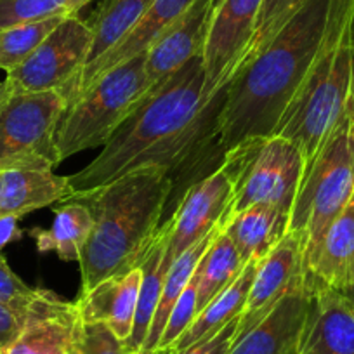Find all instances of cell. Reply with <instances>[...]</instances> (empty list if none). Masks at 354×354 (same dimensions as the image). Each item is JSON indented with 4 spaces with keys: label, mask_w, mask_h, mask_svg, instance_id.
<instances>
[{
    "label": "cell",
    "mask_w": 354,
    "mask_h": 354,
    "mask_svg": "<svg viewBox=\"0 0 354 354\" xmlns=\"http://www.w3.org/2000/svg\"><path fill=\"white\" fill-rule=\"evenodd\" d=\"M230 82L214 96L207 93L202 56L153 87L131 117L108 139L100 155L68 176L71 198L93 193L146 167L165 169L177 205L189 186L216 172L210 148Z\"/></svg>",
    "instance_id": "6da1fadb"
},
{
    "label": "cell",
    "mask_w": 354,
    "mask_h": 354,
    "mask_svg": "<svg viewBox=\"0 0 354 354\" xmlns=\"http://www.w3.org/2000/svg\"><path fill=\"white\" fill-rule=\"evenodd\" d=\"M333 0H306L261 53L230 82L214 132V163L247 139L274 134L328 28Z\"/></svg>",
    "instance_id": "7a4b0ae2"
},
{
    "label": "cell",
    "mask_w": 354,
    "mask_h": 354,
    "mask_svg": "<svg viewBox=\"0 0 354 354\" xmlns=\"http://www.w3.org/2000/svg\"><path fill=\"white\" fill-rule=\"evenodd\" d=\"M170 189L172 177L165 169L146 167L88 195L71 198L82 200L94 221L78 261L80 292L141 266L162 226Z\"/></svg>",
    "instance_id": "3957f363"
},
{
    "label": "cell",
    "mask_w": 354,
    "mask_h": 354,
    "mask_svg": "<svg viewBox=\"0 0 354 354\" xmlns=\"http://www.w3.org/2000/svg\"><path fill=\"white\" fill-rule=\"evenodd\" d=\"M353 108L354 0H333L325 40L273 136L297 146L306 174Z\"/></svg>",
    "instance_id": "277c9868"
},
{
    "label": "cell",
    "mask_w": 354,
    "mask_h": 354,
    "mask_svg": "<svg viewBox=\"0 0 354 354\" xmlns=\"http://www.w3.org/2000/svg\"><path fill=\"white\" fill-rule=\"evenodd\" d=\"M149 91L146 53L101 75L87 91L73 97L61 115L54 136L61 162L106 145Z\"/></svg>",
    "instance_id": "5b68a950"
},
{
    "label": "cell",
    "mask_w": 354,
    "mask_h": 354,
    "mask_svg": "<svg viewBox=\"0 0 354 354\" xmlns=\"http://www.w3.org/2000/svg\"><path fill=\"white\" fill-rule=\"evenodd\" d=\"M354 193V108L337 125L301 181L288 231L304 238L306 274L330 224Z\"/></svg>",
    "instance_id": "8992f818"
},
{
    "label": "cell",
    "mask_w": 354,
    "mask_h": 354,
    "mask_svg": "<svg viewBox=\"0 0 354 354\" xmlns=\"http://www.w3.org/2000/svg\"><path fill=\"white\" fill-rule=\"evenodd\" d=\"M221 169L233 189L231 214L257 203L292 214L304 176V160L292 141L281 136L247 139L224 155Z\"/></svg>",
    "instance_id": "52a82bcc"
},
{
    "label": "cell",
    "mask_w": 354,
    "mask_h": 354,
    "mask_svg": "<svg viewBox=\"0 0 354 354\" xmlns=\"http://www.w3.org/2000/svg\"><path fill=\"white\" fill-rule=\"evenodd\" d=\"M66 104L61 91L11 94L0 108V172L59 165L54 136Z\"/></svg>",
    "instance_id": "ba28073f"
},
{
    "label": "cell",
    "mask_w": 354,
    "mask_h": 354,
    "mask_svg": "<svg viewBox=\"0 0 354 354\" xmlns=\"http://www.w3.org/2000/svg\"><path fill=\"white\" fill-rule=\"evenodd\" d=\"M91 44L88 23L78 15L66 16L25 63L6 73V85L11 94L61 91L68 103L87 64Z\"/></svg>",
    "instance_id": "9c48e42d"
},
{
    "label": "cell",
    "mask_w": 354,
    "mask_h": 354,
    "mask_svg": "<svg viewBox=\"0 0 354 354\" xmlns=\"http://www.w3.org/2000/svg\"><path fill=\"white\" fill-rule=\"evenodd\" d=\"M261 6L262 0H216L202 53L210 96L240 70L254 40Z\"/></svg>",
    "instance_id": "30bf717a"
},
{
    "label": "cell",
    "mask_w": 354,
    "mask_h": 354,
    "mask_svg": "<svg viewBox=\"0 0 354 354\" xmlns=\"http://www.w3.org/2000/svg\"><path fill=\"white\" fill-rule=\"evenodd\" d=\"M233 189L223 169H217L202 181L186 189L167 227L165 254L162 270L167 274L170 264L189 247L207 236L231 210Z\"/></svg>",
    "instance_id": "8fae6325"
},
{
    "label": "cell",
    "mask_w": 354,
    "mask_h": 354,
    "mask_svg": "<svg viewBox=\"0 0 354 354\" xmlns=\"http://www.w3.org/2000/svg\"><path fill=\"white\" fill-rule=\"evenodd\" d=\"M304 283V238L297 231H288L273 250L259 261L240 316L236 339L257 325L285 295Z\"/></svg>",
    "instance_id": "7c38bea8"
},
{
    "label": "cell",
    "mask_w": 354,
    "mask_h": 354,
    "mask_svg": "<svg viewBox=\"0 0 354 354\" xmlns=\"http://www.w3.org/2000/svg\"><path fill=\"white\" fill-rule=\"evenodd\" d=\"M78 325L75 301L40 290L21 333L2 354H77Z\"/></svg>",
    "instance_id": "4fadbf2b"
},
{
    "label": "cell",
    "mask_w": 354,
    "mask_h": 354,
    "mask_svg": "<svg viewBox=\"0 0 354 354\" xmlns=\"http://www.w3.org/2000/svg\"><path fill=\"white\" fill-rule=\"evenodd\" d=\"M216 0H195L146 50V75L156 87L181 70L196 56H202L207 30Z\"/></svg>",
    "instance_id": "5bb4252c"
},
{
    "label": "cell",
    "mask_w": 354,
    "mask_h": 354,
    "mask_svg": "<svg viewBox=\"0 0 354 354\" xmlns=\"http://www.w3.org/2000/svg\"><path fill=\"white\" fill-rule=\"evenodd\" d=\"M311 294L306 281L285 295L257 325L234 340L230 354H301Z\"/></svg>",
    "instance_id": "9a60e30c"
},
{
    "label": "cell",
    "mask_w": 354,
    "mask_h": 354,
    "mask_svg": "<svg viewBox=\"0 0 354 354\" xmlns=\"http://www.w3.org/2000/svg\"><path fill=\"white\" fill-rule=\"evenodd\" d=\"M309 285L313 294L301 354H354V304L340 292Z\"/></svg>",
    "instance_id": "2e32d148"
},
{
    "label": "cell",
    "mask_w": 354,
    "mask_h": 354,
    "mask_svg": "<svg viewBox=\"0 0 354 354\" xmlns=\"http://www.w3.org/2000/svg\"><path fill=\"white\" fill-rule=\"evenodd\" d=\"M193 2L195 0H153L148 11L138 21V25L113 49H110L104 56H101L100 59L82 70L71 100L87 91L101 75L110 71L111 68L120 66V64L145 54L148 47L162 35L163 30L172 25Z\"/></svg>",
    "instance_id": "e0dca14e"
},
{
    "label": "cell",
    "mask_w": 354,
    "mask_h": 354,
    "mask_svg": "<svg viewBox=\"0 0 354 354\" xmlns=\"http://www.w3.org/2000/svg\"><path fill=\"white\" fill-rule=\"evenodd\" d=\"M141 283L142 270L139 266L129 273L100 281L91 290L80 292L75 301L80 319L106 323L118 339L127 342L134 326Z\"/></svg>",
    "instance_id": "ac0fdd59"
},
{
    "label": "cell",
    "mask_w": 354,
    "mask_h": 354,
    "mask_svg": "<svg viewBox=\"0 0 354 354\" xmlns=\"http://www.w3.org/2000/svg\"><path fill=\"white\" fill-rule=\"evenodd\" d=\"M354 278V193L333 219L308 268L306 281L346 294Z\"/></svg>",
    "instance_id": "d6986e66"
},
{
    "label": "cell",
    "mask_w": 354,
    "mask_h": 354,
    "mask_svg": "<svg viewBox=\"0 0 354 354\" xmlns=\"http://www.w3.org/2000/svg\"><path fill=\"white\" fill-rule=\"evenodd\" d=\"M66 176L54 170H4L0 172V219L23 217L33 210L70 200Z\"/></svg>",
    "instance_id": "ffe728a7"
},
{
    "label": "cell",
    "mask_w": 354,
    "mask_h": 354,
    "mask_svg": "<svg viewBox=\"0 0 354 354\" xmlns=\"http://www.w3.org/2000/svg\"><path fill=\"white\" fill-rule=\"evenodd\" d=\"M290 216L273 205H252L227 216L224 233L233 240L241 261H261L288 233Z\"/></svg>",
    "instance_id": "44dd1931"
},
{
    "label": "cell",
    "mask_w": 354,
    "mask_h": 354,
    "mask_svg": "<svg viewBox=\"0 0 354 354\" xmlns=\"http://www.w3.org/2000/svg\"><path fill=\"white\" fill-rule=\"evenodd\" d=\"M231 212V210H230ZM226 214L223 221L207 234L203 240H200L198 243H195L193 247H189L185 254H181L176 261L170 264L169 271H167L165 278H163L162 285V294H160L158 306H156V313L153 316L151 326H149V332L146 335L145 344L141 347V353L139 354H155L158 349L160 339H162V333L165 330L167 322H169V316L172 313L174 306H176L177 299L181 297V294L185 292V288L188 287L192 278L195 277L196 270H198L200 262H202L203 255L207 254L209 247L212 245V241L216 240L217 234L223 231L224 223H226L227 216Z\"/></svg>",
    "instance_id": "7402d4cb"
},
{
    "label": "cell",
    "mask_w": 354,
    "mask_h": 354,
    "mask_svg": "<svg viewBox=\"0 0 354 354\" xmlns=\"http://www.w3.org/2000/svg\"><path fill=\"white\" fill-rule=\"evenodd\" d=\"M257 264L259 261H254V259L248 261L247 264L243 266L241 273L238 274L236 280H234L230 287L224 288L219 295H216V297L196 315V318L193 319V323L188 326V330H186L169 349L163 351V353H174V351L186 349V347H189L192 344L198 342V340L205 339V337L214 335V333L219 332L223 326H226L227 323L233 322L234 318H238V316L243 313L245 302H247L248 292H250L252 281H254Z\"/></svg>",
    "instance_id": "603a6c76"
},
{
    "label": "cell",
    "mask_w": 354,
    "mask_h": 354,
    "mask_svg": "<svg viewBox=\"0 0 354 354\" xmlns=\"http://www.w3.org/2000/svg\"><path fill=\"white\" fill-rule=\"evenodd\" d=\"M93 226L94 221L88 207L82 200H66L54 209L50 227H33L30 236L35 240L40 254L56 252L61 261L78 262Z\"/></svg>",
    "instance_id": "cb8c5ba5"
},
{
    "label": "cell",
    "mask_w": 354,
    "mask_h": 354,
    "mask_svg": "<svg viewBox=\"0 0 354 354\" xmlns=\"http://www.w3.org/2000/svg\"><path fill=\"white\" fill-rule=\"evenodd\" d=\"M153 0H103L94 15L87 19L93 44L85 66L113 49L145 16Z\"/></svg>",
    "instance_id": "d4e9b609"
},
{
    "label": "cell",
    "mask_w": 354,
    "mask_h": 354,
    "mask_svg": "<svg viewBox=\"0 0 354 354\" xmlns=\"http://www.w3.org/2000/svg\"><path fill=\"white\" fill-rule=\"evenodd\" d=\"M165 241H167V227L160 226L158 234L153 241L151 248L146 254L145 261L141 262L142 270V283L141 292H139L138 309H136L134 326H132L131 337L125 342V347L131 354L141 353V347L145 344L146 335L151 326L153 316L156 313L160 294H162V285L165 273L162 270L163 254H165Z\"/></svg>",
    "instance_id": "484cf974"
},
{
    "label": "cell",
    "mask_w": 354,
    "mask_h": 354,
    "mask_svg": "<svg viewBox=\"0 0 354 354\" xmlns=\"http://www.w3.org/2000/svg\"><path fill=\"white\" fill-rule=\"evenodd\" d=\"M247 262L241 261L233 240L224 233V227L207 254L203 255L196 270V294H198V313L226 287H230Z\"/></svg>",
    "instance_id": "4316f807"
},
{
    "label": "cell",
    "mask_w": 354,
    "mask_h": 354,
    "mask_svg": "<svg viewBox=\"0 0 354 354\" xmlns=\"http://www.w3.org/2000/svg\"><path fill=\"white\" fill-rule=\"evenodd\" d=\"M64 18L66 16H57L0 30V70L9 73L25 63Z\"/></svg>",
    "instance_id": "83f0119b"
},
{
    "label": "cell",
    "mask_w": 354,
    "mask_h": 354,
    "mask_svg": "<svg viewBox=\"0 0 354 354\" xmlns=\"http://www.w3.org/2000/svg\"><path fill=\"white\" fill-rule=\"evenodd\" d=\"M93 0H0V30L21 23L78 15Z\"/></svg>",
    "instance_id": "f1b7e54d"
},
{
    "label": "cell",
    "mask_w": 354,
    "mask_h": 354,
    "mask_svg": "<svg viewBox=\"0 0 354 354\" xmlns=\"http://www.w3.org/2000/svg\"><path fill=\"white\" fill-rule=\"evenodd\" d=\"M306 0H262L257 25H255L254 40H252L250 49H248L241 66H245L252 57L257 56L274 39V35L283 28L285 23L297 12V9Z\"/></svg>",
    "instance_id": "f546056e"
},
{
    "label": "cell",
    "mask_w": 354,
    "mask_h": 354,
    "mask_svg": "<svg viewBox=\"0 0 354 354\" xmlns=\"http://www.w3.org/2000/svg\"><path fill=\"white\" fill-rule=\"evenodd\" d=\"M196 273L192 278L188 287L185 288V292L181 294V297L177 299L176 306H174L172 313L169 316V322H167L165 330L162 333V339H160L158 349L155 354L163 353V351L169 349L174 342H176L183 333L188 330V326L192 325L193 319L198 315V294H196Z\"/></svg>",
    "instance_id": "4dcf8cb0"
},
{
    "label": "cell",
    "mask_w": 354,
    "mask_h": 354,
    "mask_svg": "<svg viewBox=\"0 0 354 354\" xmlns=\"http://www.w3.org/2000/svg\"><path fill=\"white\" fill-rule=\"evenodd\" d=\"M77 354H131L124 340L101 322L80 319L77 335Z\"/></svg>",
    "instance_id": "1f68e13d"
},
{
    "label": "cell",
    "mask_w": 354,
    "mask_h": 354,
    "mask_svg": "<svg viewBox=\"0 0 354 354\" xmlns=\"http://www.w3.org/2000/svg\"><path fill=\"white\" fill-rule=\"evenodd\" d=\"M40 290L28 287L15 271L9 268L6 259L0 255V304L15 309L28 319L33 304L39 299Z\"/></svg>",
    "instance_id": "d6a6232c"
},
{
    "label": "cell",
    "mask_w": 354,
    "mask_h": 354,
    "mask_svg": "<svg viewBox=\"0 0 354 354\" xmlns=\"http://www.w3.org/2000/svg\"><path fill=\"white\" fill-rule=\"evenodd\" d=\"M240 316L234 318L233 322L227 323L226 326H223V328H221L219 332L214 333V335L205 337V339L192 344V346L186 347V349L174 351V353H163V354H230L238 335Z\"/></svg>",
    "instance_id": "836d02e7"
},
{
    "label": "cell",
    "mask_w": 354,
    "mask_h": 354,
    "mask_svg": "<svg viewBox=\"0 0 354 354\" xmlns=\"http://www.w3.org/2000/svg\"><path fill=\"white\" fill-rule=\"evenodd\" d=\"M25 323V316L8 306L0 304V351H4L6 347L15 342L16 337L21 333Z\"/></svg>",
    "instance_id": "e575fe53"
},
{
    "label": "cell",
    "mask_w": 354,
    "mask_h": 354,
    "mask_svg": "<svg viewBox=\"0 0 354 354\" xmlns=\"http://www.w3.org/2000/svg\"><path fill=\"white\" fill-rule=\"evenodd\" d=\"M19 217H2L0 219V255L6 245L21 238V230L18 226Z\"/></svg>",
    "instance_id": "d590c367"
},
{
    "label": "cell",
    "mask_w": 354,
    "mask_h": 354,
    "mask_svg": "<svg viewBox=\"0 0 354 354\" xmlns=\"http://www.w3.org/2000/svg\"><path fill=\"white\" fill-rule=\"evenodd\" d=\"M11 97V91H9V87L6 85V82H0V108L4 106L6 101Z\"/></svg>",
    "instance_id": "8d00e7d4"
},
{
    "label": "cell",
    "mask_w": 354,
    "mask_h": 354,
    "mask_svg": "<svg viewBox=\"0 0 354 354\" xmlns=\"http://www.w3.org/2000/svg\"><path fill=\"white\" fill-rule=\"evenodd\" d=\"M344 295H346V297H347V299H349V301H351V302H353V304H354V278H353V283H351L349 290H347V292H346V294H344Z\"/></svg>",
    "instance_id": "74e56055"
},
{
    "label": "cell",
    "mask_w": 354,
    "mask_h": 354,
    "mask_svg": "<svg viewBox=\"0 0 354 354\" xmlns=\"http://www.w3.org/2000/svg\"><path fill=\"white\" fill-rule=\"evenodd\" d=\"M0 354H2V351H0Z\"/></svg>",
    "instance_id": "f35d334b"
}]
</instances>
